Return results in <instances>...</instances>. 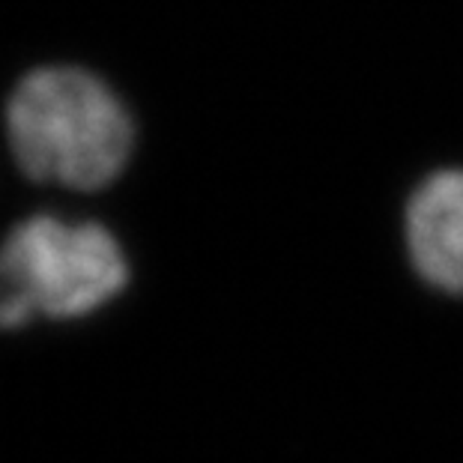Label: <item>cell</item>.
Wrapping results in <instances>:
<instances>
[{
    "instance_id": "6da1fadb",
    "label": "cell",
    "mask_w": 463,
    "mask_h": 463,
    "mask_svg": "<svg viewBox=\"0 0 463 463\" xmlns=\"http://www.w3.org/2000/svg\"><path fill=\"white\" fill-rule=\"evenodd\" d=\"M6 135L31 180L78 192L111 185L135 146L126 105L78 66H45L27 75L6 105Z\"/></svg>"
},
{
    "instance_id": "7a4b0ae2",
    "label": "cell",
    "mask_w": 463,
    "mask_h": 463,
    "mask_svg": "<svg viewBox=\"0 0 463 463\" xmlns=\"http://www.w3.org/2000/svg\"><path fill=\"white\" fill-rule=\"evenodd\" d=\"M126 281L129 266L102 224L33 215L0 245V329L24 326L33 314L84 317L111 302Z\"/></svg>"
},
{
    "instance_id": "3957f363",
    "label": "cell",
    "mask_w": 463,
    "mask_h": 463,
    "mask_svg": "<svg viewBox=\"0 0 463 463\" xmlns=\"http://www.w3.org/2000/svg\"><path fill=\"white\" fill-rule=\"evenodd\" d=\"M407 249L428 284L463 297V171H437L412 192Z\"/></svg>"
}]
</instances>
